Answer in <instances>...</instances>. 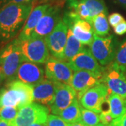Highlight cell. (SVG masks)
Returning <instances> with one entry per match:
<instances>
[{
  "label": "cell",
  "instance_id": "17",
  "mask_svg": "<svg viewBox=\"0 0 126 126\" xmlns=\"http://www.w3.org/2000/svg\"><path fill=\"white\" fill-rule=\"evenodd\" d=\"M55 91V81L45 79L33 86L34 102L46 107H50L53 102Z\"/></svg>",
  "mask_w": 126,
  "mask_h": 126
},
{
  "label": "cell",
  "instance_id": "16",
  "mask_svg": "<svg viewBox=\"0 0 126 126\" xmlns=\"http://www.w3.org/2000/svg\"><path fill=\"white\" fill-rule=\"evenodd\" d=\"M102 76L86 70L74 72L70 86L75 90L79 99L86 90L102 83Z\"/></svg>",
  "mask_w": 126,
  "mask_h": 126
},
{
  "label": "cell",
  "instance_id": "35",
  "mask_svg": "<svg viewBox=\"0 0 126 126\" xmlns=\"http://www.w3.org/2000/svg\"><path fill=\"white\" fill-rule=\"evenodd\" d=\"M5 79H6V78L4 77V73L2 72V69H1V68L0 67V86L1 85V83L4 82Z\"/></svg>",
  "mask_w": 126,
  "mask_h": 126
},
{
  "label": "cell",
  "instance_id": "7",
  "mask_svg": "<svg viewBox=\"0 0 126 126\" xmlns=\"http://www.w3.org/2000/svg\"><path fill=\"white\" fill-rule=\"evenodd\" d=\"M50 109L36 102L20 109L16 117L11 122L10 126H30L35 123H46Z\"/></svg>",
  "mask_w": 126,
  "mask_h": 126
},
{
  "label": "cell",
  "instance_id": "29",
  "mask_svg": "<svg viewBox=\"0 0 126 126\" xmlns=\"http://www.w3.org/2000/svg\"><path fill=\"white\" fill-rule=\"evenodd\" d=\"M123 20H125L124 18L122 16V15L118 13H113L111 15H109L108 18L109 24L113 27H115Z\"/></svg>",
  "mask_w": 126,
  "mask_h": 126
},
{
  "label": "cell",
  "instance_id": "25",
  "mask_svg": "<svg viewBox=\"0 0 126 126\" xmlns=\"http://www.w3.org/2000/svg\"><path fill=\"white\" fill-rule=\"evenodd\" d=\"M113 62L126 71V39L118 46Z\"/></svg>",
  "mask_w": 126,
  "mask_h": 126
},
{
  "label": "cell",
  "instance_id": "18",
  "mask_svg": "<svg viewBox=\"0 0 126 126\" xmlns=\"http://www.w3.org/2000/svg\"><path fill=\"white\" fill-rule=\"evenodd\" d=\"M50 6V4L39 5L34 9H32L18 36V39L19 40H25L31 36L37 23H39V20L45 14L46 10L49 8Z\"/></svg>",
  "mask_w": 126,
  "mask_h": 126
},
{
  "label": "cell",
  "instance_id": "41",
  "mask_svg": "<svg viewBox=\"0 0 126 126\" xmlns=\"http://www.w3.org/2000/svg\"><path fill=\"white\" fill-rule=\"evenodd\" d=\"M108 126H113V125L112 123H111V124H110V125H109Z\"/></svg>",
  "mask_w": 126,
  "mask_h": 126
},
{
  "label": "cell",
  "instance_id": "21",
  "mask_svg": "<svg viewBox=\"0 0 126 126\" xmlns=\"http://www.w3.org/2000/svg\"><path fill=\"white\" fill-rule=\"evenodd\" d=\"M57 116L62 118L67 123L81 121V105L77 97L69 107L64 109Z\"/></svg>",
  "mask_w": 126,
  "mask_h": 126
},
{
  "label": "cell",
  "instance_id": "9",
  "mask_svg": "<svg viewBox=\"0 0 126 126\" xmlns=\"http://www.w3.org/2000/svg\"><path fill=\"white\" fill-rule=\"evenodd\" d=\"M63 20L72 29V33L82 44H91L94 39V32L89 22L81 19L74 11L65 12Z\"/></svg>",
  "mask_w": 126,
  "mask_h": 126
},
{
  "label": "cell",
  "instance_id": "27",
  "mask_svg": "<svg viewBox=\"0 0 126 126\" xmlns=\"http://www.w3.org/2000/svg\"><path fill=\"white\" fill-rule=\"evenodd\" d=\"M46 124L47 126H69V124L62 118L55 114H49L48 116Z\"/></svg>",
  "mask_w": 126,
  "mask_h": 126
},
{
  "label": "cell",
  "instance_id": "30",
  "mask_svg": "<svg viewBox=\"0 0 126 126\" xmlns=\"http://www.w3.org/2000/svg\"><path fill=\"white\" fill-rule=\"evenodd\" d=\"M99 120L102 124H103L105 126H108L112 123L114 119L113 118L111 115L109 111H102L99 114Z\"/></svg>",
  "mask_w": 126,
  "mask_h": 126
},
{
  "label": "cell",
  "instance_id": "33",
  "mask_svg": "<svg viewBox=\"0 0 126 126\" xmlns=\"http://www.w3.org/2000/svg\"><path fill=\"white\" fill-rule=\"evenodd\" d=\"M64 1L66 0H37V2H41V3H48V2H54L56 3L55 6H61L62 5H63Z\"/></svg>",
  "mask_w": 126,
  "mask_h": 126
},
{
  "label": "cell",
  "instance_id": "12",
  "mask_svg": "<svg viewBox=\"0 0 126 126\" xmlns=\"http://www.w3.org/2000/svg\"><path fill=\"white\" fill-rule=\"evenodd\" d=\"M55 91L53 102L50 107L53 114L58 115L64 109L69 107L77 97V93L70 85L55 82Z\"/></svg>",
  "mask_w": 126,
  "mask_h": 126
},
{
  "label": "cell",
  "instance_id": "4",
  "mask_svg": "<svg viewBox=\"0 0 126 126\" xmlns=\"http://www.w3.org/2000/svg\"><path fill=\"white\" fill-rule=\"evenodd\" d=\"M18 42L24 61L45 64L50 57L49 50L43 37L31 36L25 40L18 39Z\"/></svg>",
  "mask_w": 126,
  "mask_h": 126
},
{
  "label": "cell",
  "instance_id": "8",
  "mask_svg": "<svg viewBox=\"0 0 126 126\" xmlns=\"http://www.w3.org/2000/svg\"><path fill=\"white\" fill-rule=\"evenodd\" d=\"M126 70L121 68L114 62L104 68L102 83L108 88L110 93H114L126 99Z\"/></svg>",
  "mask_w": 126,
  "mask_h": 126
},
{
  "label": "cell",
  "instance_id": "42",
  "mask_svg": "<svg viewBox=\"0 0 126 126\" xmlns=\"http://www.w3.org/2000/svg\"></svg>",
  "mask_w": 126,
  "mask_h": 126
},
{
  "label": "cell",
  "instance_id": "6",
  "mask_svg": "<svg viewBox=\"0 0 126 126\" xmlns=\"http://www.w3.org/2000/svg\"><path fill=\"white\" fill-rule=\"evenodd\" d=\"M110 94L107 86L101 83L86 90L79 99V102L82 107L100 113L102 111H107L104 105L108 104Z\"/></svg>",
  "mask_w": 126,
  "mask_h": 126
},
{
  "label": "cell",
  "instance_id": "2",
  "mask_svg": "<svg viewBox=\"0 0 126 126\" xmlns=\"http://www.w3.org/2000/svg\"><path fill=\"white\" fill-rule=\"evenodd\" d=\"M32 102L33 86L22 81L11 80L0 88V107H12L20 109Z\"/></svg>",
  "mask_w": 126,
  "mask_h": 126
},
{
  "label": "cell",
  "instance_id": "13",
  "mask_svg": "<svg viewBox=\"0 0 126 126\" xmlns=\"http://www.w3.org/2000/svg\"><path fill=\"white\" fill-rule=\"evenodd\" d=\"M61 20L60 7L55 5H50L37 23L31 36L45 38L53 30Z\"/></svg>",
  "mask_w": 126,
  "mask_h": 126
},
{
  "label": "cell",
  "instance_id": "40",
  "mask_svg": "<svg viewBox=\"0 0 126 126\" xmlns=\"http://www.w3.org/2000/svg\"><path fill=\"white\" fill-rule=\"evenodd\" d=\"M96 126H105L104 125H103V124H102V123H99L98 125H97Z\"/></svg>",
  "mask_w": 126,
  "mask_h": 126
},
{
  "label": "cell",
  "instance_id": "5",
  "mask_svg": "<svg viewBox=\"0 0 126 126\" xmlns=\"http://www.w3.org/2000/svg\"><path fill=\"white\" fill-rule=\"evenodd\" d=\"M118 46V41L113 35L99 36L94 34L89 50L102 66H107L115 59Z\"/></svg>",
  "mask_w": 126,
  "mask_h": 126
},
{
  "label": "cell",
  "instance_id": "3",
  "mask_svg": "<svg viewBox=\"0 0 126 126\" xmlns=\"http://www.w3.org/2000/svg\"><path fill=\"white\" fill-rule=\"evenodd\" d=\"M23 62L18 38L0 48V67L6 79L14 80L18 69Z\"/></svg>",
  "mask_w": 126,
  "mask_h": 126
},
{
  "label": "cell",
  "instance_id": "22",
  "mask_svg": "<svg viewBox=\"0 0 126 126\" xmlns=\"http://www.w3.org/2000/svg\"><path fill=\"white\" fill-rule=\"evenodd\" d=\"M107 16V15L104 14H99L93 18L90 23L94 34L97 36H106L109 34V25Z\"/></svg>",
  "mask_w": 126,
  "mask_h": 126
},
{
  "label": "cell",
  "instance_id": "37",
  "mask_svg": "<svg viewBox=\"0 0 126 126\" xmlns=\"http://www.w3.org/2000/svg\"><path fill=\"white\" fill-rule=\"evenodd\" d=\"M0 126H10L9 122L6 121L4 120H2L0 118Z\"/></svg>",
  "mask_w": 126,
  "mask_h": 126
},
{
  "label": "cell",
  "instance_id": "28",
  "mask_svg": "<svg viewBox=\"0 0 126 126\" xmlns=\"http://www.w3.org/2000/svg\"><path fill=\"white\" fill-rule=\"evenodd\" d=\"M37 0H0V8L9 4H34Z\"/></svg>",
  "mask_w": 126,
  "mask_h": 126
},
{
  "label": "cell",
  "instance_id": "15",
  "mask_svg": "<svg viewBox=\"0 0 126 126\" xmlns=\"http://www.w3.org/2000/svg\"><path fill=\"white\" fill-rule=\"evenodd\" d=\"M44 77L45 71L41 65L36 63L24 61L18 69L14 79L34 86L45 79Z\"/></svg>",
  "mask_w": 126,
  "mask_h": 126
},
{
  "label": "cell",
  "instance_id": "34",
  "mask_svg": "<svg viewBox=\"0 0 126 126\" xmlns=\"http://www.w3.org/2000/svg\"><path fill=\"white\" fill-rule=\"evenodd\" d=\"M81 1V0H66V2H67V4L68 7L69 8V9L73 10L74 6Z\"/></svg>",
  "mask_w": 126,
  "mask_h": 126
},
{
  "label": "cell",
  "instance_id": "1",
  "mask_svg": "<svg viewBox=\"0 0 126 126\" xmlns=\"http://www.w3.org/2000/svg\"><path fill=\"white\" fill-rule=\"evenodd\" d=\"M34 4H9L0 8V44H6L21 32Z\"/></svg>",
  "mask_w": 126,
  "mask_h": 126
},
{
  "label": "cell",
  "instance_id": "26",
  "mask_svg": "<svg viewBox=\"0 0 126 126\" xmlns=\"http://www.w3.org/2000/svg\"><path fill=\"white\" fill-rule=\"evenodd\" d=\"M19 110L20 109L17 107H0V118L10 123L16 117Z\"/></svg>",
  "mask_w": 126,
  "mask_h": 126
},
{
  "label": "cell",
  "instance_id": "19",
  "mask_svg": "<svg viewBox=\"0 0 126 126\" xmlns=\"http://www.w3.org/2000/svg\"><path fill=\"white\" fill-rule=\"evenodd\" d=\"M83 48L84 46L75 37L72 33V29L68 27L67 39L64 50L63 60L69 63L71 59L79 53Z\"/></svg>",
  "mask_w": 126,
  "mask_h": 126
},
{
  "label": "cell",
  "instance_id": "11",
  "mask_svg": "<svg viewBox=\"0 0 126 126\" xmlns=\"http://www.w3.org/2000/svg\"><path fill=\"white\" fill-rule=\"evenodd\" d=\"M67 25L62 18L53 30L44 38L50 54L52 57L63 60L64 50L67 39Z\"/></svg>",
  "mask_w": 126,
  "mask_h": 126
},
{
  "label": "cell",
  "instance_id": "39",
  "mask_svg": "<svg viewBox=\"0 0 126 126\" xmlns=\"http://www.w3.org/2000/svg\"><path fill=\"white\" fill-rule=\"evenodd\" d=\"M118 1L119 4L126 6V0H118Z\"/></svg>",
  "mask_w": 126,
  "mask_h": 126
},
{
  "label": "cell",
  "instance_id": "23",
  "mask_svg": "<svg viewBox=\"0 0 126 126\" xmlns=\"http://www.w3.org/2000/svg\"><path fill=\"white\" fill-rule=\"evenodd\" d=\"M90 12L91 21L93 18L100 14H108L107 8L103 0H82ZM91 23V22H90Z\"/></svg>",
  "mask_w": 126,
  "mask_h": 126
},
{
  "label": "cell",
  "instance_id": "31",
  "mask_svg": "<svg viewBox=\"0 0 126 126\" xmlns=\"http://www.w3.org/2000/svg\"><path fill=\"white\" fill-rule=\"evenodd\" d=\"M114 32L119 36L123 35L126 33V20H123V22L119 23L115 27H113Z\"/></svg>",
  "mask_w": 126,
  "mask_h": 126
},
{
  "label": "cell",
  "instance_id": "24",
  "mask_svg": "<svg viewBox=\"0 0 126 126\" xmlns=\"http://www.w3.org/2000/svg\"><path fill=\"white\" fill-rule=\"evenodd\" d=\"M86 126H96L100 122L99 113L94 112L81 106V121Z\"/></svg>",
  "mask_w": 126,
  "mask_h": 126
},
{
  "label": "cell",
  "instance_id": "10",
  "mask_svg": "<svg viewBox=\"0 0 126 126\" xmlns=\"http://www.w3.org/2000/svg\"><path fill=\"white\" fill-rule=\"evenodd\" d=\"M74 70L67 62L52 56L45 63V76L47 79L70 85Z\"/></svg>",
  "mask_w": 126,
  "mask_h": 126
},
{
  "label": "cell",
  "instance_id": "20",
  "mask_svg": "<svg viewBox=\"0 0 126 126\" xmlns=\"http://www.w3.org/2000/svg\"><path fill=\"white\" fill-rule=\"evenodd\" d=\"M109 112L113 119L122 116L126 113V99L114 93L109 96Z\"/></svg>",
  "mask_w": 126,
  "mask_h": 126
},
{
  "label": "cell",
  "instance_id": "36",
  "mask_svg": "<svg viewBox=\"0 0 126 126\" xmlns=\"http://www.w3.org/2000/svg\"><path fill=\"white\" fill-rule=\"evenodd\" d=\"M69 126H85L83 123L80 121L72 123H69Z\"/></svg>",
  "mask_w": 126,
  "mask_h": 126
},
{
  "label": "cell",
  "instance_id": "32",
  "mask_svg": "<svg viewBox=\"0 0 126 126\" xmlns=\"http://www.w3.org/2000/svg\"><path fill=\"white\" fill-rule=\"evenodd\" d=\"M111 123L114 126H126V113L121 117L114 119Z\"/></svg>",
  "mask_w": 126,
  "mask_h": 126
},
{
  "label": "cell",
  "instance_id": "14",
  "mask_svg": "<svg viewBox=\"0 0 126 126\" xmlns=\"http://www.w3.org/2000/svg\"><path fill=\"white\" fill-rule=\"evenodd\" d=\"M74 72L86 70L94 74L103 75L104 67L99 64L90 53V50L84 48L69 61Z\"/></svg>",
  "mask_w": 126,
  "mask_h": 126
},
{
  "label": "cell",
  "instance_id": "38",
  "mask_svg": "<svg viewBox=\"0 0 126 126\" xmlns=\"http://www.w3.org/2000/svg\"><path fill=\"white\" fill-rule=\"evenodd\" d=\"M30 126H47L46 123H35Z\"/></svg>",
  "mask_w": 126,
  "mask_h": 126
}]
</instances>
